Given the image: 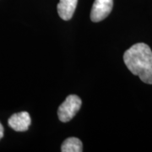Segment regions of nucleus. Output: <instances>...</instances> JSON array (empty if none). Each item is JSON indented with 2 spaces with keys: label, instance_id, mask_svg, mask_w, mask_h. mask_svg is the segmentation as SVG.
Returning a JSON list of instances; mask_svg holds the SVG:
<instances>
[{
  "label": "nucleus",
  "instance_id": "3",
  "mask_svg": "<svg viewBox=\"0 0 152 152\" xmlns=\"http://www.w3.org/2000/svg\"><path fill=\"white\" fill-rule=\"evenodd\" d=\"M113 7V0H95L91 12V19L93 22L103 20L108 16Z\"/></svg>",
  "mask_w": 152,
  "mask_h": 152
},
{
  "label": "nucleus",
  "instance_id": "6",
  "mask_svg": "<svg viewBox=\"0 0 152 152\" xmlns=\"http://www.w3.org/2000/svg\"><path fill=\"white\" fill-rule=\"evenodd\" d=\"M82 142L80 140L75 137H71L65 140L62 146L61 151L62 152H82L83 151Z\"/></svg>",
  "mask_w": 152,
  "mask_h": 152
},
{
  "label": "nucleus",
  "instance_id": "1",
  "mask_svg": "<svg viewBox=\"0 0 152 152\" xmlns=\"http://www.w3.org/2000/svg\"><path fill=\"white\" fill-rule=\"evenodd\" d=\"M125 65L144 83L152 85V51L145 43H136L124 54Z\"/></svg>",
  "mask_w": 152,
  "mask_h": 152
},
{
  "label": "nucleus",
  "instance_id": "4",
  "mask_svg": "<svg viewBox=\"0 0 152 152\" xmlns=\"http://www.w3.org/2000/svg\"><path fill=\"white\" fill-rule=\"evenodd\" d=\"M9 126L14 130L18 132H24L28 130L31 124L30 114L27 112H20L13 114L9 118Z\"/></svg>",
  "mask_w": 152,
  "mask_h": 152
},
{
  "label": "nucleus",
  "instance_id": "5",
  "mask_svg": "<svg viewBox=\"0 0 152 152\" xmlns=\"http://www.w3.org/2000/svg\"><path fill=\"white\" fill-rule=\"evenodd\" d=\"M78 0H59L58 4V13L64 20H69L74 15Z\"/></svg>",
  "mask_w": 152,
  "mask_h": 152
},
{
  "label": "nucleus",
  "instance_id": "7",
  "mask_svg": "<svg viewBox=\"0 0 152 152\" xmlns=\"http://www.w3.org/2000/svg\"><path fill=\"white\" fill-rule=\"evenodd\" d=\"M4 129L2 124L0 123V140L4 137Z\"/></svg>",
  "mask_w": 152,
  "mask_h": 152
},
{
  "label": "nucleus",
  "instance_id": "2",
  "mask_svg": "<svg viewBox=\"0 0 152 152\" xmlns=\"http://www.w3.org/2000/svg\"><path fill=\"white\" fill-rule=\"evenodd\" d=\"M82 105L81 99L76 95H70L60 105L58 110V116L61 122H69L79 112Z\"/></svg>",
  "mask_w": 152,
  "mask_h": 152
}]
</instances>
